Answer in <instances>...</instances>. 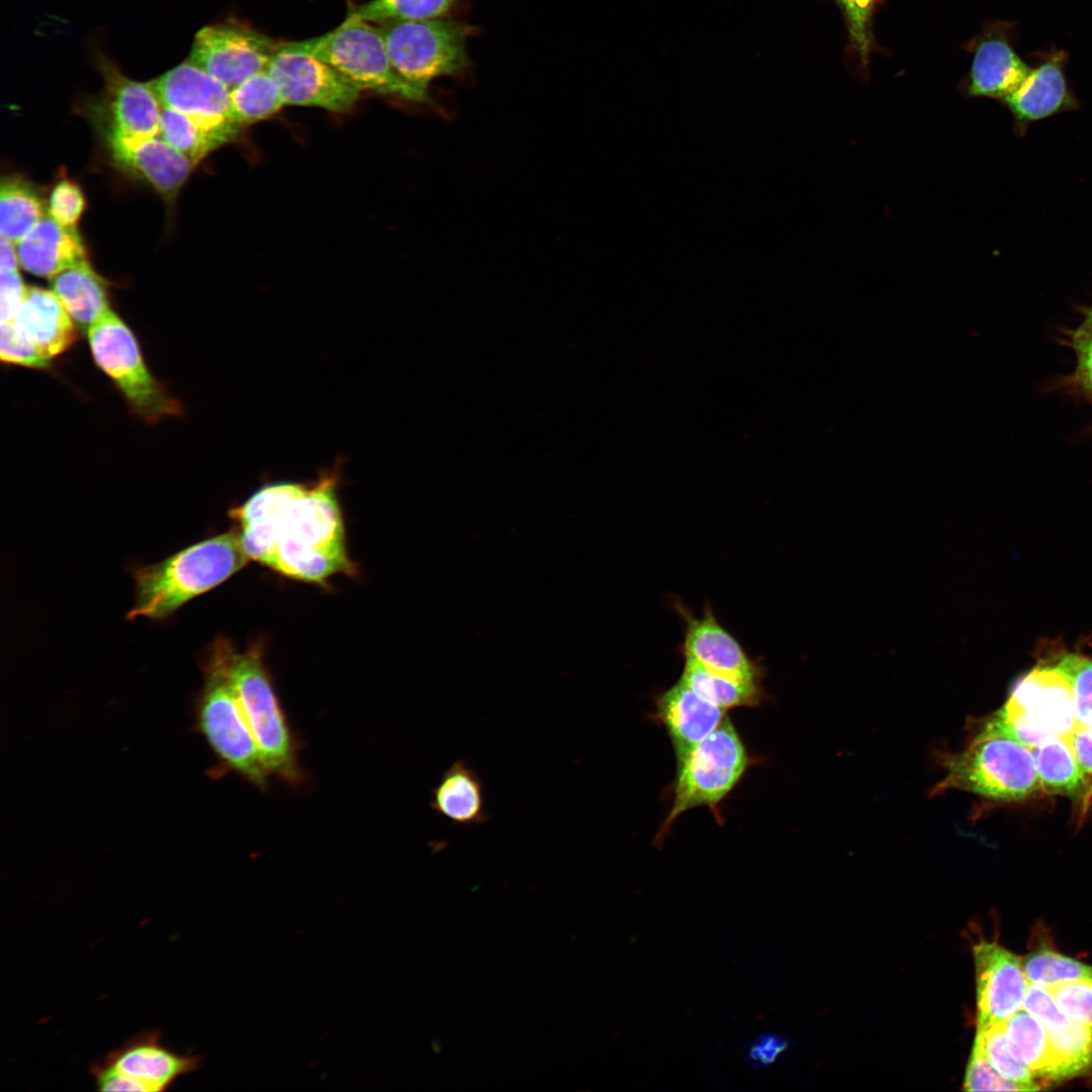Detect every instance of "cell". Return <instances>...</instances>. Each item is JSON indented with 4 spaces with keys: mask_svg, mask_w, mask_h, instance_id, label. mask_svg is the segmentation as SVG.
Returning <instances> with one entry per match:
<instances>
[{
    "mask_svg": "<svg viewBox=\"0 0 1092 1092\" xmlns=\"http://www.w3.org/2000/svg\"><path fill=\"white\" fill-rule=\"evenodd\" d=\"M340 469L312 483L266 484L230 511L249 559L293 579L355 574L338 497Z\"/></svg>",
    "mask_w": 1092,
    "mask_h": 1092,
    "instance_id": "obj_1",
    "label": "cell"
},
{
    "mask_svg": "<svg viewBox=\"0 0 1092 1092\" xmlns=\"http://www.w3.org/2000/svg\"><path fill=\"white\" fill-rule=\"evenodd\" d=\"M249 560L235 529L140 567L133 573L135 600L127 618L165 619L225 581Z\"/></svg>",
    "mask_w": 1092,
    "mask_h": 1092,
    "instance_id": "obj_2",
    "label": "cell"
},
{
    "mask_svg": "<svg viewBox=\"0 0 1092 1092\" xmlns=\"http://www.w3.org/2000/svg\"><path fill=\"white\" fill-rule=\"evenodd\" d=\"M950 789L998 802H1019L1042 792L1031 748L994 714L964 750L945 760V775L935 792Z\"/></svg>",
    "mask_w": 1092,
    "mask_h": 1092,
    "instance_id": "obj_3",
    "label": "cell"
},
{
    "mask_svg": "<svg viewBox=\"0 0 1092 1092\" xmlns=\"http://www.w3.org/2000/svg\"><path fill=\"white\" fill-rule=\"evenodd\" d=\"M243 712L270 772L295 786L303 779L298 743L281 707L260 646L240 652L216 639Z\"/></svg>",
    "mask_w": 1092,
    "mask_h": 1092,
    "instance_id": "obj_4",
    "label": "cell"
},
{
    "mask_svg": "<svg viewBox=\"0 0 1092 1092\" xmlns=\"http://www.w3.org/2000/svg\"><path fill=\"white\" fill-rule=\"evenodd\" d=\"M1063 652L1060 646H1044L1036 663L1015 681L994 714L1029 748L1052 738L1069 737L1077 726L1072 678Z\"/></svg>",
    "mask_w": 1092,
    "mask_h": 1092,
    "instance_id": "obj_5",
    "label": "cell"
},
{
    "mask_svg": "<svg viewBox=\"0 0 1092 1092\" xmlns=\"http://www.w3.org/2000/svg\"><path fill=\"white\" fill-rule=\"evenodd\" d=\"M283 47L326 62L358 89L431 103L428 93L407 84L393 69L379 25L348 14L333 30Z\"/></svg>",
    "mask_w": 1092,
    "mask_h": 1092,
    "instance_id": "obj_6",
    "label": "cell"
},
{
    "mask_svg": "<svg viewBox=\"0 0 1092 1092\" xmlns=\"http://www.w3.org/2000/svg\"><path fill=\"white\" fill-rule=\"evenodd\" d=\"M205 663V681L198 703L201 732L226 768L257 789L266 791L271 775L249 727L216 640Z\"/></svg>",
    "mask_w": 1092,
    "mask_h": 1092,
    "instance_id": "obj_7",
    "label": "cell"
},
{
    "mask_svg": "<svg viewBox=\"0 0 1092 1092\" xmlns=\"http://www.w3.org/2000/svg\"><path fill=\"white\" fill-rule=\"evenodd\" d=\"M749 762L742 739L731 721L725 718L710 735L677 760L673 802L656 841L663 840L677 817L692 808L706 806L719 818V804L737 786Z\"/></svg>",
    "mask_w": 1092,
    "mask_h": 1092,
    "instance_id": "obj_8",
    "label": "cell"
},
{
    "mask_svg": "<svg viewBox=\"0 0 1092 1092\" xmlns=\"http://www.w3.org/2000/svg\"><path fill=\"white\" fill-rule=\"evenodd\" d=\"M380 28L393 69L421 92L428 93L435 79L460 75L471 65L466 43L475 28L466 23L439 17L396 21Z\"/></svg>",
    "mask_w": 1092,
    "mask_h": 1092,
    "instance_id": "obj_9",
    "label": "cell"
},
{
    "mask_svg": "<svg viewBox=\"0 0 1092 1092\" xmlns=\"http://www.w3.org/2000/svg\"><path fill=\"white\" fill-rule=\"evenodd\" d=\"M87 334L96 365L113 381L132 413L155 423L182 412L178 400L149 370L132 331L112 309Z\"/></svg>",
    "mask_w": 1092,
    "mask_h": 1092,
    "instance_id": "obj_10",
    "label": "cell"
},
{
    "mask_svg": "<svg viewBox=\"0 0 1092 1092\" xmlns=\"http://www.w3.org/2000/svg\"><path fill=\"white\" fill-rule=\"evenodd\" d=\"M159 1029H147L131 1036L103 1060L94 1062L90 1073L99 1091L160 1092L168 1090L181 1076L195 1072L200 1055H180L162 1041Z\"/></svg>",
    "mask_w": 1092,
    "mask_h": 1092,
    "instance_id": "obj_11",
    "label": "cell"
},
{
    "mask_svg": "<svg viewBox=\"0 0 1092 1092\" xmlns=\"http://www.w3.org/2000/svg\"><path fill=\"white\" fill-rule=\"evenodd\" d=\"M279 44L249 25L228 20L206 25L195 34L188 61L231 90L266 70Z\"/></svg>",
    "mask_w": 1092,
    "mask_h": 1092,
    "instance_id": "obj_12",
    "label": "cell"
},
{
    "mask_svg": "<svg viewBox=\"0 0 1092 1092\" xmlns=\"http://www.w3.org/2000/svg\"><path fill=\"white\" fill-rule=\"evenodd\" d=\"M268 72L285 105L313 106L343 113L357 102L361 90L326 62L280 42Z\"/></svg>",
    "mask_w": 1092,
    "mask_h": 1092,
    "instance_id": "obj_13",
    "label": "cell"
},
{
    "mask_svg": "<svg viewBox=\"0 0 1092 1092\" xmlns=\"http://www.w3.org/2000/svg\"><path fill=\"white\" fill-rule=\"evenodd\" d=\"M98 65L103 89L88 107L103 135L138 139L160 135L162 105L151 83L126 77L104 57L99 58Z\"/></svg>",
    "mask_w": 1092,
    "mask_h": 1092,
    "instance_id": "obj_14",
    "label": "cell"
},
{
    "mask_svg": "<svg viewBox=\"0 0 1092 1092\" xmlns=\"http://www.w3.org/2000/svg\"><path fill=\"white\" fill-rule=\"evenodd\" d=\"M1029 60L1030 70L1025 79L1001 100L1020 136L1031 123L1081 106L1067 77L1069 54L1065 50L1052 46L1032 53Z\"/></svg>",
    "mask_w": 1092,
    "mask_h": 1092,
    "instance_id": "obj_15",
    "label": "cell"
},
{
    "mask_svg": "<svg viewBox=\"0 0 1092 1092\" xmlns=\"http://www.w3.org/2000/svg\"><path fill=\"white\" fill-rule=\"evenodd\" d=\"M1019 25L993 19L969 41L973 54L966 91L971 97L1002 100L1025 79L1030 64L1016 51Z\"/></svg>",
    "mask_w": 1092,
    "mask_h": 1092,
    "instance_id": "obj_16",
    "label": "cell"
},
{
    "mask_svg": "<svg viewBox=\"0 0 1092 1092\" xmlns=\"http://www.w3.org/2000/svg\"><path fill=\"white\" fill-rule=\"evenodd\" d=\"M672 607L684 622L680 652L685 659L727 676L761 680L762 664L752 659L738 639L717 619L706 605L700 616L679 600Z\"/></svg>",
    "mask_w": 1092,
    "mask_h": 1092,
    "instance_id": "obj_17",
    "label": "cell"
},
{
    "mask_svg": "<svg viewBox=\"0 0 1092 1092\" xmlns=\"http://www.w3.org/2000/svg\"><path fill=\"white\" fill-rule=\"evenodd\" d=\"M978 1028L1006 1021L1022 1008L1027 987L1021 959L996 942L982 941L973 948Z\"/></svg>",
    "mask_w": 1092,
    "mask_h": 1092,
    "instance_id": "obj_18",
    "label": "cell"
},
{
    "mask_svg": "<svg viewBox=\"0 0 1092 1092\" xmlns=\"http://www.w3.org/2000/svg\"><path fill=\"white\" fill-rule=\"evenodd\" d=\"M113 164L127 175L173 202L195 167L161 135L121 138L103 135Z\"/></svg>",
    "mask_w": 1092,
    "mask_h": 1092,
    "instance_id": "obj_19",
    "label": "cell"
},
{
    "mask_svg": "<svg viewBox=\"0 0 1092 1092\" xmlns=\"http://www.w3.org/2000/svg\"><path fill=\"white\" fill-rule=\"evenodd\" d=\"M1022 1008L1046 1029L1058 1063L1059 1080L1092 1067V1028L1068 1016L1048 989L1028 983Z\"/></svg>",
    "mask_w": 1092,
    "mask_h": 1092,
    "instance_id": "obj_20",
    "label": "cell"
},
{
    "mask_svg": "<svg viewBox=\"0 0 1092 1092\" xmlns=\"http://www.w3.org/2000/svg\"><path fill=\"white\" fill-rule=\"evenodd\" d=\"M725 710L701 697L680 678L656 699V719L681 759L725 719Z\"/></svg>",
    "mask_w": 1092,
    "mask_h": 1092,
    "instance_id": "obj_21",
    "label": "cell"
},
{
    "mask_svg": "<svg viewBox=\"0 0 1092 1092\" xmlns=\"http://www.w3.org/2000/svg\"><path fill=\"white\" fill-rule=\"evenodd\" d=\"M150 83L162 107L195 117L231 118V90L188 60Z\"/></svg>",
    "mask_w": 1092,
    "mask_h": 1092,
    "instance_id": "obj_22",
    "label": "cell"
},
{
    "mask_svg": "<svg viewBox=\"0 0 1092 1092\" xmlns=\"http://www.w3.org/2000/svg\"><path fill=\"white\" fill-rule=\"evenodd\" d=\"M19 264L27 272L46 278L89 262L87 249L76 229L59 224L44 215L17 244Z\"/></svg>",
    "mask_w": 1092,
    "mask_h": 1092,
    "instance_id": "obj_23",
    "label": "cell"
},
{
    "mask_svg": "<svg viewBox=\"0 0 1092 1092\" xmlns=\"http://www.w3.org/2000/svg\"><path fill=\"white\" fill-rule=\"evenodd\" d=\"M12 321L50 359L64 353L77 338L76 324L59 297L41 287L27 286Z\"/></svg>",
    "mask_w": 1092,
    "mask_h": 1092,
    "instance_id": "obj_24",
    "label": "cell"
},
{
    "mask_svg": "<svg viewBox=\"0 0 1092 1092\" xmlns=\"http://www.w3.org/2000/svg\"><path fill=\"white\" fill-rule=\"evenodd\" d=\"M431 808L455 825L485 823L489 812L484 785L478 772L464 760L452 762L432 791Z\"/></svg>",
    "mask_w": 1092,
    "mask_h": 1092,
    "instance_id": "obj_25",
    "label": "cell"
},
{
    "mask_svg": "<svg viewBox=\"0 0 1092 1092\" xmlns=\"http://www.w3.org/2000/svg\"><path fill=\"white\" fill-rule=\"evenodd\" d=\"M243 126L229 117H195L162 107L160 135L196 166L237 139Z\"/></svg>",
    "mask_w": 1092,
    "mask_h": 1092,
    "instance_id": "obj_26",
    "label": "cell"
},
{
    "mask_svg": "<svg viewBox=\"0 0 1092 1092\" xmlns=\"http://www.w3.org/2000/svg\"><path fill=\"white\" fill-rule=\"evenodd\" d=\"M52 288L73 321L88 329L110 310L104 280L89 262L69 268L52 278Z\"/></svg>",
    "mask_w": 1092,
    "mask_h": 1092,
    "instance_id": "obj_27",
    "label": "cell"
},
{
    "mask_svg": "<svg viewBox=\"0 0 1092 1092\" xmlns=\"http://www.w3.org/2000/svg\"><path fill=\"white\" fill-rule=\"evenodd\" d=\"M1041 791L1079 801L1085 808L1086 788L1070 737H1056L1031 748Z\"/></svg>",
    "mask_w": 1092,
    "mask_h": 1092,
    "instance_id": "obj_28",
    "label": "cell"
},
{
    "mask_svg": "<svg viewBox=\"0 0 1092 1092\" xmlns=\"http://www.w3.org/2000/svg\"><path fill=\"white\" fill-rule=\"evenodd\" d=\"M1007 1045L1035 1078L1059 1081L1057 1059L1044 1026L1021 1008L1004 1021Z\"/></svg>",
    "mask_w": 1092,
    "mask_h": 1092,
    "instance_id": "obj_29",
    "label": "cell"
},
{
    "mask_svg": "<svg viewBox=\"0 0 1092 1092\" xmlns=\"http://www.w3.org/2000/svg\"><path fill=\"white\" fill-rule=\"evenodd\" d=\"M44 215V201L37 187L17 175L1 179L2 237L16 245Z\"/></svg>",
    "mask_w": 1092,
    "mask_h": 1092,
    "instance_id": "obj_30",
    "label": "cell"
},
{
    "mask_svg": "<svg viewBox=\"0 0 1092 1092\" xmlns=\"http://www.w3.org/2000/svg\"><path fill=\"white\" fill-rule=\"evenodd\" d=\"M680 679L701 697L725 711L757 706L763 697L760 681L719 674L687 659Z\"/></svg>",
    "mask_w": 1092,
    "mask_h": 1092,
    "instance_id": "obj_31",
    "label": "cell"
},
{
    "mask_svg": "<svg viewBox=\"0 0 1092 1092\" xmlns=\"http://www.w3.org/2000/svg\"><path fill=\"white\" fill-rule=\"evenodd\" d=\"M284 105L279 88L267 69L230 91V116L243 127L276 114Z\"/></svg>",
    "mask_w": 1092,
    "mask_h": 1092,
    "instance_id": "obj_32",
    "label": "cell"
},
{
    "mask_svg": "<svg viewBox=\"0 0 1092 1092\" xmlns=\"http://www.w3.org/2000/svg\"><path fill=\"white\" fill-rule=\"evenodd\" d=\"M458 0H370L349 14L374 24L446 17Z\"/></svg>",
    "mask_w": 1092,
    "mask_h": 1092,
    "instance_id": "obj_33",
    "label": "cell"
},
{
    "mask_svg": "<svg viewBox=\"0 0 1092 1092\" xmlns=\"http://www.w3.org/2000/svg\"><path fill=\"white\" fill-rule=\"evenodd\" d=\"M1021 964L1027 982L1045 989L1092 979V966L1049 948L1026 954L1021 958Z\"/></svg>",
    "mask_w": 1092,
    "mask_h": 1092,
    "instance_id": "obj_34",
    "label": "cell"
},
{
    "mask_svg": "<svg viewBox=\"0 0 1092 1092\" xmlns=\"http://www.w3.org/2000/svg\"><path fill=\"white\" fill-rule=\"evenodd\" d=\"M974 1044L981 1050L991 1066L1004 1078L1023 1084L1029 1087L1031 1091L1041 1089L1031 1071L1010 1053L1004 1031V1021L983 1029H977Z\"/></svg>",
    "mask_w": 1092,
    "mask_h": 1092,
    "instance_id": "obj_35",
    "label": "cell"
},
{
    "mask_svg": "<svg viewBox=\"0 0 1092 1092\" xmlns=\"http://www.w3.org/2000/svg\"><path fill=\"white\" fill-rule=\"evenodd\" d=\"M845 22L847 50L856 63L866 69L875 49L874 15L879 0H834Z\"/></svg>",
    "mask_w": 1092,
    "mask_h": 1092,
    "instance_id": "obj_36",
    "label": "cell"
},
{
    "mask_svg": "<svg viewBox=\"0 0 1092 1092\" xmlns=\"http://www.w3.org/2000/svg\"><path fill=\"white\" fill-rule=\"evenodd\" d=\"M1063 661L1072 678L1077 725L1092 723V657L1064 649Z\"/></svg>",
    "mask_w": 1092,
    "mask_h": 1092,
    "instance_id": "obj_37",
    "label": "cell"
},
{
    "mask_svg": "<svg viewBox=\"0 0 1092 1092\" xmlns=\"http://www.w3.org/2000/svg\"><path fill=\"white\" fill-rule=\"evenodd\" d=\"M0 357L5 363L30 368H46L51 362L12 320L1 322Z\"/></svg>",
    "mask_w": 1092,
    "mask_h": 1092,
    "instance_id": "obj_38",
    "label": "cell"
},
{
    "mask_svg": "<svg viewBox=\"0 0 1092 1092\" xmlns=\"http://www.w3.org/2000/svg\"><path fill=\"white\" fill-rule=\"evenodd\" d=\"M1070 347L1076 360L1073 381L1092 401V303L1084 309L1081 322L1071 333Z\"/></svg>",
    "mask_w": 1092,
    "mask_h": 1092,
    "instance_id": "obj_39",
    "label": "cell"
},
{
    "mask_svg": "<svg viewBox=\"0 0 1092 1092\" xmlns=\"http://www.w3.org/2000/svg\"><path fill=\"white\" fill-rule=\"evenodd\" d=\"M85 206L80 186L68 178L58 181L51 191L49 215L62 226L76 229Z\"/></svg>",
    "mask_w": 1092,
    "mask_h": 1092,
    "instance_id": "obj_40",
    "label": "cell"
},
{
    "mask_svg": "<svg viewBox=\"0 0 1092 1092\" xmlns=\"http://www.w3.org/2000/svg\"><path fill=\"white\" fill-rule=\"evenodd\" d=\"M964 1089L967 1091H1031L1029 1087L1001 1076L975 1044L967 1066Z\"/></svg>",
    "mask_w": 1092,
    "mask_h": 1092,
    "instance_id": "obj_41",
    "label": "cell"
},
{
    "mask_svg": "<svg viewBox=\"0 0 1092 1092\" xmlns=\"http://www.w3.org/2000/svg\"><path fill=\"white\" fill-rule=\"evenodd\" d=\"M1048 990L1068 1016L1092 1028V979L1066 983Z\"/></svg>",
    "mask_w": 1092,
    "mask_h": 1092,
    "instance_id": "obj_42",
    "label": "cell"
},
{
    "mask_svg": "<svg viewBox=\"0 0 1092 1092\" xmlns=\"http://www.w3.org/2000/svg\"><path fill=\"white\" fill-rule=\"evenodd\" d=\"M1069 737L1084 780L1087 810L1092 800V723L1077 725Z\"/></svg>",
    "mask_w": 1092,
    "mask_h": 1092,
    "instance_id": "obj_43",
    "label": "cell"
},
{
    "mask_svg": "<svg viewBox=\"0 0 1092 1092\" xmlns=\"http://www.w3.org/2000/svg\"><path fill=\"white\" fill-rule=\"evenodd\" d=\"M0 285V315L1 322H6L15 316L27 286L23 283L18 270H1Z\"/></svg>",
    "mask_w": 1092,
    "mask_h": 1092,
    "instance_id": "obj_44",
    "label": "cell"
},
{
    "mask_svg": "<svg viewBox=\"0 0 1092 1092\" xmlns=\"http://www.w3.org/2000/svg\"><path fill=\"white\" fill-rule=\"evenodd\" d=\"M788 1041L775 1034L760 1035L751 1045L749 1058L755 1063L767 1066L774 1063L787 1049Z\"/></svg>",
    "mask_w": 1092,
    "mask_h": 1092,
    "instance_id": "obj_45",
    "label": "cell"
},
{
    "mask_svg": "<svg viewBox=\"0 0 1092 1092\" xmlns=\"http://www.w3.org/2000/svg\"><path fill=\"white\" fill-rule=\"evenodd\" d=\"M19 263L15 244L1 236L0 270H17Z\"/></svg>",
    "mask_w": 1092,
    "mask_h": 1092,
    "instance_id": "obj_46",
    "label": "cell"
}]
</instances>
